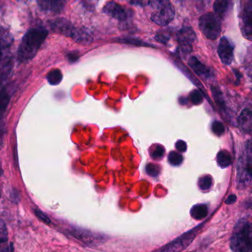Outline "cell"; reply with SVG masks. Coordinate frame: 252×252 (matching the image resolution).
<instances>
[{"mask_svg": "<svg viewBox=\"0 0 252 252\" xmlns=\"http://www.w3.org/2000/svg\"><path fill=\"white\" fill-rule=\"evenodd\" d=\"M230 247L236 252H252V231L250 222L246 218L239 220L234 226Z\"/></svg>", "mask_w": 252, "mask_h": 252, "instance_id": "cell-2", "label": "cell"}, {"mask_svg": "<svg viewBox=\"0 0 252 252\" xmlns=\"http://www.w3.org/2000/svg\"><path fill=\"white\" fill-rule=\"evenodd\" d=\"M208 213H209V209L204 204L195 205L191 208L190 212L191 217L195 220L203 219L207 216Z\"/></svg>", "mask_w": 252, "mask_h": 252, "instance_id": "cell-19", "label": "cell"}, {"mask_svg": "<svg viewBox=\"0 0 252 252\" xmlns=\"http://www.w3.org/2000/svg\"><path fill=\"white\" fill-rule=\"evenodd\" d=\"M146 172L150 176H158L160 172V166L158 164H155V163H148L146 166Z\"/></svg>", "mask_w": 252, "mask_h": 252, "instance_id": "cell-25", "label": "cell"}, {"mask_svg": "<svg viewBox=\"0 0 252 252\" xmlns=\"http://www.w3.org/2000/svg\"><path fill=\"white\" fill-rule=\"evenodd\" d=\"M252 116L250 109H244L240 113L238 119L239 126L245 133H251L252 132Z\"/></svg>", "mask_w": 252, "mask_h": 252, "instance_id": "cell-16", "label": "cell"}, {"mask_svg": "<svg viewBox=\"0 0 252 252\" xmlns=\"http://www.w3.org/2000/svg\"><path fill=\"white\" fill-rule=\"evenodd\" d=\"M236 199H237V197L234 194H231V195L228 196V198L225 200V203H228V204H232L236 201Z\"/></svg>", "mask_w": 252, "mask_h": 252, "instance_id": "cell-36", "label": "cell"}, {"mask_svg": "<svg viewBox=\"0 0 252 252\" xmlns=\"http://www.w3.org/2000/svg\"><path fill=\"white\" fill-rule=\"evenodd\" d=\"M68 59L70 62L73 63L79 59V55H78L77 53H71V54H69Z\"/></svg>", "mask_w": 252, "mask_h": 252, "instance_id": "cell-35", "label": "cell"}, {"mask_svg": "<svg viewBox=\"0 0 252 252\" xmlns=\"http://www.w3.org/2000/svg\"><path fill=\"white\" fill-rule=\"evenodd\" d=\"M175 147L178 151L181 152V153H184L187 150V144L182 140L177 141L176 144H175Z\"/></svg>", "mask_w": 252, "mask_h": 252, "instance_id": "cell-30", "label": "cell"}, {"mask_svg": "<svg viewBox=\"0 0 252 252\" xmlns=\"http://www.w3.org/2000/svg\"><path fill=\"white\" fill-rule=\"evenodd\" d=\"M217 162L221 168L228 167L232 162L231 154L226 150H222L217 156Z\"/></svg>", "mask_w": 252, "mask_h": 252, "instance_id": "cell-20", "label": "cell"}, {"mask_svg": "<svg viewBox=\"0 0 252 252\" xmlns=\"http://www.w3.org/2000/svg\"><path fill=\"white\" fill-rule=\"evenodd\" d=\"M165 154V149L163 146L161 145H157L155 149H153V151H152L151 157L153 158L155 160H160L163 157Z\"/></svg>", "mask_w": 252, "mask_h": 252, "instance_id": "cell-26", "label": "cell"}, {"mask_svg": "<svg viewBox=\"0 0 252 252\" xmlns=\"http://www.w3.org/2000/svg\"><path fill=\"white\" fill-rule=\"evenodd\" d=\"M6 84L7 82L0 83V116H2L6 111L11 99L8 88L5 85Z\"/></svg>", "mask_w": 252, "mask_h": 252, "instance_id": "cell-17", "label": "cell"}, {"mask_svg": "<svg viewBox=\"0 0 252 252\" xmlns=\"http://www.w3.org/2000/svg\"><path fill=\"white\" fill-rule=\"evenodd\" d=\"M212 130L215 135L220 136L225 132V126L220 122H215L212 125Z\"/></svg>", "mask_w": 252, "mask_h": 252, "instance_id": "cell-28", "label": "cell"}, {"mask_svg": "<svg viewBox=\"0 0 252 252\" xmlns=\"http://www.w3.org/2000/svg\"><path fill=\"white\" fill-rule=\"evenodd\" d=\"M229 0H215L214 3V11L218 18H223L228 8Z\"/></svg>", "mask_w": 252, "mask_h": 252, "instance_id": "cell-18", "label": "cell"}, {"mask_svg": "<svg viewBox=\"0 0 252 252\" xmlns=\"http://www.w3.org/2000/svg\"><path fill=\"white\" fill-rule=\"evenodd\" d=\"M252 0H249L242 17L241 30L243 36L252 41Z\"/></svg>", "mask_w": 252, "mask_h": 252, "instance_id": "cell-12", "label": "cell"}, {"mask_svg": "<svg viewBox=\"0 0 252 252\" xmlns=\"http://www.w3.org/2000/svg\"><path fill=\"white\" fill-rule=\"evenodd\" d=\"M13 37L6 29L0 28V62L12 45Z\"/></svg>", "mask_w": 252, "mask_h": 252, "instance_id": "cell-15", "label": "cell"}, {"mask_svg": "<svg viewBox=\"0 0 252 252\" xmlns=\"http://www.w3.org/2000/svg\"><path fill=\"white\" fill-rule=\"evenodd\" d=\"M0 196H1V192H0Z\"/></svg>", "mask_w": 252, "mask_h": 252, "instance_id": "cell-37", "label": "cell"}, {"mask_svg": "<svg viewBox=\"0 0 252 252\" xmlns=\"http://www.w3.org/2000/svg\"><path fill=\"white\" fill-rule=\"evenodd\" d=\"M48 31L45 28L31 29L23 36L19 46L18 60L20 63L30 61L37 54L40 47L46 39Z\"/></svg>", "mask_w": 252, "mask_h": 252, "instance_id": "cell-1", "label": "cell"}, {"mask_svg": "<svg viewBox=\"0 0 252 252\" xmlns=\"http://www.w3.org/2000/svg\"><path fill=\"white\" fill-rule=\"evenodd\" d=\"M65 3L66 0H38V5L42 11L52 14L61 12Z\"/></svg>", "mask_w": 252, "mask_h": 252, "instance_id": "cell-14", "label": "cell"}, {"mask_svg": "<svg viewBox=\"0 0 252 252\" xmlns=\"http://www.w3.org/2000/svg\"><path fill=\"white\" fill-rule=\"evenodd\" d=\"M252 141L249 140L239 158L237 179L240 189L247 188L252 181Z\"/></svg>", "mask_w": 252, "mask_h": 252, "instance_id": "cell-4", "label": "cell"}, {"mask_svg": "<svg viewBox=\"0 0 252 252\" xmlns=\"http://www.w3.org/2000/svg\"><path fill=\"white\" fill-rule=\"evenodd\" d=\"M8 242V231L5 222L0 220V247H5ZM7 248V247H6Z\"/></svg>", "mask_w": 252, "mask_h": 252, "instance_id": "cell-24", "label": "cell"}, {"mask_svg": "<svg viewBox=\"0 0 252 252\" xmlns=\"http://www.w3.org/2000/svg\"><path fill=\"white\" fill-rule=\"evenodd\" d=\"M70 233L73 237L88 246L97 244L103 240L101 236L80 228H73L70 230Z\"/></svg>", "mask_w": 252, "mask_h": 252, "instance_id": "cell-11", "label": "cell"}, {"mask_svg": "<svg viewBox=\"0 0 252 252\" xmlns=\"http://www.w3.org/2000/svg\"><path fill=\"white\" fill-rule=\"evenodd\" d=\"M117 40L120 41L121 43H127V44H132V45H147L146 44H142V42H141V41L136 40V39H122L119 40V39H117Z\"/></svg>", "mask_w": 252, "mask_h": 252, "instance_id": "cell-31", "label": "cell"}, {"mask_svg": "<svg viewBox=\"0 0 252 252\" xmlns=\"http://www.w3.org/2000/svg\"><path fill=\"white\" fill-rule=\"evenodd\" d=\"M190 99L194 105H198L201 104L203 101V94L198 90H194L190 94Z\"/></svg>", "mask_w": 252, "mask_h": 252, "instance_id": "cell-27", "label": "cell"}, {"mask_svg": "<svg viewBox=\"0 0 252 252\" xmlns=\"http://www.w3.org/2000/svg\"><path fill=\"white\" fill-rule=\"evenodd\" d=\"M189 66L192 69L193 71L203 79H210L214 76L213 72L209 67L199 61L196 57H191L189 60Z\"/></svg>", "mask_w": 252, "mask_h": 252, "instance_id": "cell-13", "label": "cell"}, {"mask_svg": "<svg viewBox=\"0 0 252 252\" xmlns=\"http://www.w3.org/2000/svg\"><path fill=\"white\" fill-rule=\"evenodd\" d=\"M63 73L58 69L51 70L48 76H47V80L48 83L51 85H58L63 80Z\"/></svg>", "mask_w": 252, "mask_h": 252, "instance_id": "cell-21", "label": "cell"}, {"mask_svg": "<svg viewBox=\"0 0 252 252\" xmlns=\"http://www.w3.org/2000/svg\"><path fill=\"white\" fill-rule=\"evenodd\" d=\"M213 186V179L210 175H204L199 179L198 187L203 191L210 189Z\"/></svg>", "mask_w": 252, "mask_h": 252, "instance_id": "cell-22", "label": "cell"}, {"mask_svg": "<svg viewBox=\"0 0 252 252\" xmlns=\"http://www.w3.org/2000/svg\"><path fill=\"white\" fill-rule=\"evenodd\" d=\"M11 199H12L13 201L17 203L20 200V194L18 191L13 190V192L11 193Z\"/></svg>", "mask_w": 252, "mask_h": 252, "instance_id": "cell-34", "label": "cell"}, {"mask_svg": "<svg viewBox=\"0 0 252 252\" xmlns=\"http://www.w3.org/2000/svg\"><path fill=\"white\" fill-rule=\"evenodd\" d=\"M183 156L177 152L172 151L168 156V161L172 166H179L182 163Z\"/></svg>", "mask_w": 252, "mask_h": 252, "instance_id": "cell-23", "label": "cell"}, {"mask_svg": "<svg viewBox=\"0 0 252 252\" xmlns=\"http://www.w3.org/2000/svg\"><path fill=\"white\" fill-rule=\"evenodd\" d=\"M199 29L203 35L210 40H215L221 33L218 17L213 13H206L199 19Z\"/></svg>", "mask_w": 252, "mask_h": 252, "instance_id": "cell-6", "label": "cell"}, {"mask_svg": "<svg viewBox=\"0 0 252 252\" xmlns=\"http://www.w3.org/2000/svg\"><path fill=\"white\" fill-rule=\"evenodd\" d=\"M177 40L181 54L188 55L192 51V45L197 40V36L191 28L184 27L177 33Z\"/></svg>", "mask_w": 252, "mask_h": 252, "instance_id": "cell-8", "label": "cell"}, {"mask_svg": "<svg viewBox=\"0 0 252 252\" xmlns=\"http://www.w3.org/2000/svg\"><path fill=\"white\" fill-rule=\"evenodd\" d=\"M202 227H203V224L198 225L196 228H193L191 231L180 236L176 240H174V241L169 243V244L166 245L164 247L162 248L160 250L163 251V252H169H169H174V251L183 250V249L187 248L192 242L194 237L197 235V233L199 232L200 230H201Z\"/></svg>", "mask_w": 252, "mask_h": 252, "instance_id": "cell-7", "label": "cell"}, {"mask_svg": "<svg viewBox=\"0 0 252 252\" xmlns=\"http://www.w3.org/2000/svg\"><path fill=\"white\" fill-rule=\"evenodd\" d=\"M5 125L2 122H0V148L3 144L4 136H5Z\"/></svg>", "mask_w": 252, "mask_h": 252, "instance_id": "cell-33", "label": "cell"}, {"mask_svg": "<svg viewBox=\"0 0 252 252\" xmlns=\"http://www.w3.org/2000/svg\"><path fill=\"white\" fill-rule=\"evenodd\" d=\"M155 39L160 43L166 44L169 41V36L165 34V33H160V34L156 35Z\"/></svg>", "mask_w": 252, "mask_h": 252, "instance_id": "cell-32", "label": "cell"}, {"mask_svg": "<svg viewBox=\"0 0 252 252\" xmlns=\"http://www.w3.org/2000/svg\"><path fill=\"white\" fill-rule=\"evenodd\" d=\"M34 213L35 215H36V217H37V218H39V219H40L41 220L43 221V222H45V223H51V220H50L49 218H48V217L47 216V215H45V214L44 213V212H42V211L39 210V209H35Z\"/></svg>", "mask_w": 252, "mask_h": 252, "instance_id": "cell-29", "label": "cell"}, {"mask_svg": "<svg viewBox=\"0 0 252 252\" xmlns=\"http://www.w3.org/2000/svg\"><path fill=\"white\" fill-rule=\"evenodd\" d=\"M103 12L121 23L127 21L128 19L132 15L130 10L122 6L115 1H110L106 3L103 8Z\"/></svg>", "mask_w": 252, "mask_h": 252, "instance_id": "cell-9", "label": "cell"}, {"mask_svg": "<svg viewBox=\"0 0 252 252\" xmlns=\"http://www.w3.org/2000/svg\"><path fill=\"white\" fill-rule=\"evenodd\" d=\"M151 5L156 8L151 15L153 23L158 26H166L173 20L175 10L169 0H154Z\"/></svg>", "mask_w": 252, "mask_h": 252, "instance_id": "cell-5", "label": "cell"}, {"mask_svg": "<svg viewBox=\"0 0 252 252\" xmlns=\"http://www.w3.org/2000/svg\"><path fill=\"white\" fill-rule=\"evenodd\" d=\"M218 55L222 64L230 65L234 59V47L225 36L220 40L218 49Z\"/></svg>", "mask_w": 252, "mask_h": 252, "instance_id": "cell-10", "label": "cell"}, {"mask_svg": "<svg viewBox=\"0 0 252 252\" xmlns=\"http://www.w3.org/2000/svg\"><path fill=\"white\" fill-rule=\"evenodd\" d=\"M51 27L54 32L66 36H70L78 43L89 45L92 42V36L88 31L74 27L65 19H57L54 20L51 22Z\"/></svg>", "mask_w": 252, "mask_h": 252, "instance_id": "cell-3", "label": "cell"}]
</instances>
